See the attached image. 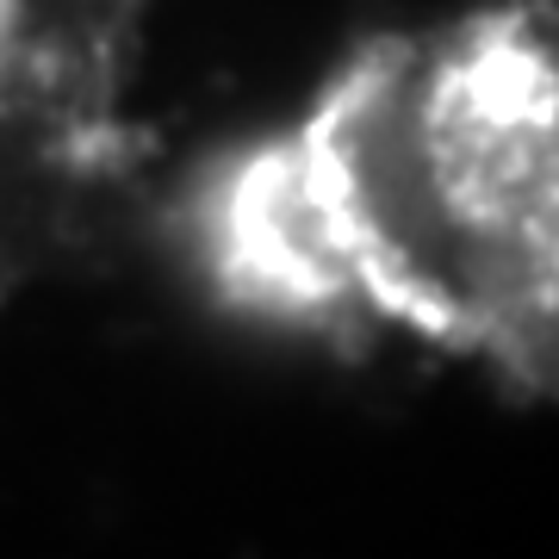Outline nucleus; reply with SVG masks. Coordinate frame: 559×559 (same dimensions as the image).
I'll list each match as a JSON object with an SVG mask.
<instances>
[{"label":"nucleus","mask_w":559,"mask_h":559,"mask_svg":"<svg viewBox=\"0 0 559 559\" xmlns=\"http://www.w3.org/2000/svg\"><path fill=\"white\" fill-rule=\"evenodd\" d=\"M131 81L0 13V305L38 280L112 180Z\"/></svg>","instance_id":"obj_2"},{"label":"nucleus","mask_w":559,"mask_h":559,"mask_svg":"<svg viewBox=\"0 0 559 559\" xmlns=\"http://www.w3.org/2000/svg\"><path fill=\"white\" fill-rule=\"evenodd\" d=\"M0 13L38 25L81 57L131 69V75H138L143 38H150V0H0Z\"/></svg>","instance_id":"obj_3"},{"label":"nucleus","mask_w":559,"mask_h":559,"mask_svg":"<svg viewBox=\"0 0 559 559\" xmlns=\"http://www.w3.org/2000/svg\"><path fill=\"white\" fill-rule=\"evenodd\" d=\"M162 242L249 330L417 342L559 404V7L380 32L299 112L193 162Z\"/></svg>","instance_id":"obj_1"}]
</instances>
